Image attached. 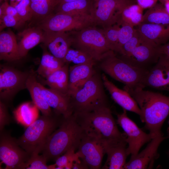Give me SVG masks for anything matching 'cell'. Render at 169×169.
Wrapping results in <instances>:
<instances>
[{
	"label": "cell",
	"mask_w": 169,
	"mask_h": 169,
	"mask_svg": "<svg viewBox=\"0 0 169 169\" xmlns=\"http://www.w3.org/2000/svg\"><path fill=\"white\" fill-rule=\"evenodd\" d=\"M84 134L97 141L106 153L109 147L126 143V135L119 130L109 106L93 111L73 114Z\"/></svg>",
	"instance_id": "obj_1"
},
{
	"label": "cell",
	"mask_w": 169,
	"mask_h": 169,
	"mask_svg": "<svg viewBox=\"0 0 169 169\" xmlns=\"http://www.w3.org/2000/svg\"><path fill=\"white\" fill-rule=\"evenodd\" d=\"M124 90L139 106L141 113L140 119L145 123V128L152 135L163 136L161 128L169 115V96L141 87L132 89L125 86Z\"/></svg>",
	"instance_id": "obj_2"
},
{
	"label": "cell",
	"mask_w": 169,
	"mask_h": 169,
	"mask_svg": "<svg viewBox=\"0 0 169 169\" xmlns=\"http://www.w3.org/2000/svg\"><path fill=\"white\" fill-rule=\"evenodd\" d=\"M85 134L73 114L48 137L41 152L47 161H55L68 150L78 149Z\"/></svg>",
	"instance_id": "obj_3"
},
{
	"label": "cell",
	"mask_w": 169,
	"mask_h": 169,
	"mask_svg": "<svg viewBox=\"0 0 169 169\" xmlns=\"http://www.w3.org/2000/svg\"><path fill=\"white\" fill-rule=\"evenodd\" d=\"M104 88L101 74L96 71L82 86L70 95L73 114L109 106Z\"/></svg>",
	"instance_id": "obj_4"
},
{
	"label": "cell",
	"mask_w": 169,
	"mask_h": 169,
	"mask_svg": "<svg viewBox=\"0 0 169 169\" xmlns=\"http://www.w3.org/2000/svg\"><path fill=\"white\" fill-rule=\"evenodd\" d=\"M64 117L55 113L43 115L27 127L17 139L18 145L30 155L39 154L49 136L60 125Z\"/></svg>",
	"instance_id": "obj_5"
},
{
	"label": "cell",
	"mask_w": 169,
	"mask_h": 169,
	"mask_svg": "<svg viewBox=\"0 0 169 169\" xmlns=\"http://www.w3.org/2000/svg\"><path fill=\"white\" fill-rule=\"evenodd\" d=\"M98 62L101 70L125 86L132 89L144 88L143 83L148 70L132 65L112 51Z\"/></svg>",
	"instance_id": "obj_6"
},
{
	"label": "cell",
	"mask_w": 169,
	"mask_h": 169,
	"mask_svg": "<svg viewBox=\"0 0 169 169\" xmlns=\"http://www.w3.org/2000/svg\"><path fill=\"white\" fill-rule=\"evenodd\" d=\"M74 31L71 33L72 46L89 54L95 62L100 61L112 51L102 29L91 26Z\"/></svg>",
	"instance_id": "obj_7"
},
{
	"label": "cell",
	"mask_w": 169,
	"mask_h": 169,
	"mask_svg": "<svg viewBox=\"0 0 169 169\" xmlns=\"http://www.w3.org/2000/svg\"><path fill=\"white\" fill-rule=\"evenodd\" d=\"M133 3L131 0H93L90 15L94 26L103 28L117 24L123 10Z\"/></svg>",
	"instance_id": "obj_8"
},
{
	"label": "cell",
	"mask_w": 169,
	"mask_h": 169,
	"mask_svg": "<svg viewBox=\"0 0 169 169\" xmlns=\"http://www.w3.org/2000/svg\"><path fill=\"white\" fill-rule=\"evenodd\" d=\"M94 26L90 15H72L56 12L44 18L38 27L44 31H78Z\"/></svg>",
	"instance_id": "obj_9"
},
{
	"label": "cell",
	"mask_w": 169,
	"mask_h": 169,
	"mask_svg": "<svg viewBox=\"0 0 169 169\" xmlns=\"http://www.w3.org/2000/svg\"><path fill=\"white\" fill-rule=\"evenodd\" d=\"M30 155L18 144L9 133L0 132V159L6 169H25Z\"/></svg>",
	"instance_id": "obj_10"
},
{
	"label": "cell",
	"mask_w": 169,
	"mask_h": 169,
	"mask_svg": "<svg viewBox=\"0 0 169 169\" xmlns=\"http://www.w3.org/2000/svg\"><path fill=\"white\" fill-rule=\"evenodd\" d=\"M123 109L122 113L117 115V123L126 135V141L128 144L127 148V155L131 154L132 157L139 153V151L145 144L156 136L144 132L129 118L126 110Z\"/></svg>",
	"instance_id": "obj_11"
},
{
	"label": "cell",
	"mask_w": 169,
	"mask_h": 169,
	"mask_svg": "<svg viewBox=\"0 0 169 169\" xmlns=\"http://www.w3.org/2000/svg\"><path fill=\"white\" fill-rule=\"evenodd\" d=\"M29 73L22 72L11 67L1 65V100H10L17 92L26 88V83Z\"/></svg>",
	"instance_id": "obj_12"
},
{
	"label": "cell",
	"mask_w": 169,
	"mask_h": 169,
	"mask_svg": "<svg viewBox=\"0 0 169 169\" xmlns=\"http://www.w3.org/2000/svg\"><path fill=\"white\" fill-rule=\"evenodd\" d=\"M78 149L77 154L89 168H100L106 153L103 147L97 141L85 134Z\"/></svg>",
	"instance_id": "obj_13"
},
{
	"label": "cell",
	"mask_w": 169,
	"mask_h": 169,
	"mask_svg": "<svg viewBox=\"0 0 169 169\" xmlns=\"http://www.w3.org/2000/svg\"><path fill=\"white\" fill-rule=\"evenodd\" d=\"M141 40L130 54L123 57H119L134 66L149 70L158 59L159 47Z\"/></svg>",
	"instance_id": "obj_14"
},
{
	"label": "cell",
	"mask_w": 169,
	"mask_h": 169,
	"mask_svg": "<svg viewBox=\"0 0 169 169\" xmlns=\"http://www.w3.org/2000/svg\"><path fill=\"white\" fill-rule=\"evenodd\" d=\"M167 137L157 136L153 138L145 149L136 156L131 157L126 162L125 169L151 168L156 160L159 157L158 149L161 142Z\"/></svg>",
	"instance_id": "obj_15"
},
{
	"label": "cell",
	"mask_w": 169,
	"mask_h": 169,
	"mask_svg": "<svg viewBox=\"0 0 169 169\" xmlns=\"http://www.w3.org/2000/svg\"><path fill=\"white\" fill-rule=\"evenodd\" d=\"M149 87L169 92V60L159 56L156 63L148 71L143 83Z\"/></svg>",
	"instance_id": "obj_16"
},
{
	"label": "cell",
	"mask_w": 169,
	"mask_h": 169,
	"mask_svg": "<svg viewBox=\"0 0 169 169\" xmlns=\"http://www.w3.org/2000/svg\"><path fill=\"white\" fill-rule=\"evenodd\" d=\"M42 43L51 54L63 60L72 46L73 38L71 34L66 32L44 31Z\"/></svg>",
	"instance_id": "obj_17"
},
{
	"label": "cell",
	"mask_w": 169,
	"mask_h": 169,
	"mask_svg": "<svg viewBox=\"0 0 169 169\" xmlns=\"http://www.w3.org/2000/svg\"><path fill=\"white\" fill-rule=\"evenodd\" d=\"M136 29L141 40L159 47L169 41V25L141 23Z\"/></svg>",
	"instance_id": "obj_18"
},
{
	"label": "cell",
	"mask_w": 169,
	"mask_h": 169,
	"mask_svg": "<svg viewBox=\"0 0 169 169\" xmlns=\"http://www.w3.org/2000/svg\"><path fill=\"white\" fill-rule=\"evenodd\" d=\"M101 76L104 87L113 100L123 109L136 113L140 117L141 115V110L130 94L125 90L118 88L104 73L101 74Z\"/></svg>",
	"instance_id": "obj_19"
},
{
	"label": "cell",
	"mask_w": 169,
	"mask_h": 169,
	"mask_svg": "<svg viewBox=\"0 0 169 169\" xmlns=\"http://www.w3.org/2000/svg\"><path fill=\"white\" fill-rule=\"evenodd\" d=\"M42 92L49 105L56 114L68 117L73 114L70 96L41 84Z\"/></svg>",
	"instance_id": "obj_20"
},
{
	"label": "cell",
	"mask_w": 169,
	"mask_h": 169,
	"mask_svg": "<svg viewBox=\"0 0 169 169\" xmlns=\"http://www.w3.org/2000/svg\"><path fill=\"white\" fill-rule=\"evenodd\" d=\"M95 61L74 65L69 68V95L82 86L94 74Z\"/></svg>",
	"instance_id": "obj_21"
},
{
	"label": "cell",
	"mask_w": 169,
	"mask_h": 169,
	"mask_svg": "<svg viewBox=\"0 0 169 169\" xmlns=\"http://www.w3.org/2000/svg\"><path fill=\"white\" fill-rule=\"evenodd\" d=\"M41 84L38 81L33 72H29L26 83V87L28 90L33 102L43 115H50L54 112L45 99L42 92Z\"/></svg>",
	"instance_id": "obj_22"
},
{
	"label": "cell",
	"mask_w": 169,
	"mask_h": 169,
	"mask_svg": "<svg viewBox=\"0 0 169 169\" xmlns=\"http://www.w3.org/2000/svg\"><path fill=\"white\" fill-rule=\"evenodd\" d=\"M21 59L19 53L16 37L11 31L2 32L0 34V59L13 61Z\"/></svg>",
	"instance_id": "obj_23"
},
{
	"label": "cell",
	"mask_w": 169,
	"mask_h": 169,
	"mask_svg": "<svg viewBox=\"0 0 169 169\" xmlns=\"http://www.w3.org/2000/svg\"><path fill=\"white\" fill-rule=\"evenodd\" d=\"M20 39L18 43L21 58L25 57L28 51L43 41L44 31L38 27L24 30L19 34Z\"/></svg>",
	"instance_id": "obj_24"
},
{
	"label": "cell",
	"mask_w": 169,
	"mask_h": 169,
	"mask_svg": "<svg viewBox=\"0 0 169 169\" xmlns=\"http://www.w3.org/2000/svg\"><path fill=\"white\" fill-rule=\"evenodd\" d=\"M69 64H65L49 75L44 82L50 88L69 95Z\"/></svg>",
	"instance_id": "obj_25"
},
{
	"label": "cell",
	"mask_w": 169,
	"mask_h": 169,
	"mask_svg": "<svg viewBox=\"0 0 169 169\" xmlns=\"http://www.w3.org/2000/svg\"><path fill=\"white\" fill-rule=\"evenodd\" d=\"M127 144L123 143L108 148L106 150L107 159L102 169H124L128 156L126 147Z\"/></svg>",
	"instance_id": "obj_26"
},
{
	"label": "cell",
	"mask_w": 169,
	"mask_h": 169,
	"mask_svg": "<svg viewBox=\"0 0 169 169\" xmlns=\"http://www.w3.org/2000/svg\"><path fill=\"white\" fill-rule=\"evenodd\" d=\"M38 110L33 102H25L14 110L13 115L18 123L27 127L38 118Z\"/></svg>",
	"instance_id": "obj_27"
},
{
	"label": "cell",
	"mask_w": 169,
	"mask_h": 169,
	"mask_svg": "<svg viewBox=\"0 0 169 169\" xmlns=\"http://www.w3.org/2000/svg\"><path fill=\"white\" fill-rule=\"evenodd\" d=\"M93 0H79L57 5V12L72 15H90Z\"/></svg>",
	"instance_id": "obj_28"
},
{
	"label": "cell",
	"mask_w": 169,
	"mask_h": 169,
	"mask_svg": "<svg viewBox=\"0 0 169 169\" xmlns=\"http://www.w3.org/2000/svg\"><path fill=\"white\" fill-rule=\"evenodd\" d=\"M44 47L43 52L40 64L37 72L41 76L45 78L54 71L60 68L65 64L49 52Z\"/></svg>",
	"instance_id": "obj_29"
},
{
	"label": "cell",
	"mask_w": 169,
	"mask_h": 169,
	"mask_svg": "<svg viewBox=\"0 0 169 169\" xmlns=\"http://www.w3.org/2000/svg\"><path fill=\"white\" fill-rule=\"evenodd\" d=\"M141 23L169 25V14L163 4L156 3L143 14Z\"/></svg>",
	"instance_id": "obj_30"
},
{
	"label": "cell",
	"mask_w": 169,
	"mask_h": 169,
	"mask_svg": "<svg viewBox=\"0 0 169 169\" xmlns=\"http://www.w3.org/2000/svg\"><path fill=\"white\" fill-rule=\"evenodd\" d=\"M143 9L138 4H131L123 11L117 24L121 26L129 25L137 26L142 21Z\"/></svg>",
	"instance_id": "obj_31"
},
{
	"label": "cell",
	"mask_w": 169,
	"mask_h": 169,
	"mask_svg": "<svg viewBox=\"0 0 169 169\" xmlns=\"http://www.w3.org/2000/svg\"><path fill=\"white\" fill-rule=\"evenodd\" d=\"M55 6V0H30V7L33 15L45 18Z\"/></svg>",
	"instance_id": "obj_32"
},
{
	"label": "cell",
	"mask_w": 169,
	"mask_h": 169,
	"mask_svg": "<svg viewBox=\"0 0 169 169\" xmlns=\"http://www.w3.org/2000/svg\"><path fill=\"white\" fill-rule=\"evenodd\" d=\"M63 60L65 64H69L72 63L74 65L95 61L90 55L85 52L79 49L71 48L68 49Z\"/></svg>",
	"instance_id": "obj_33"
},
{
	"label": "cell",
	"mask_w": 169,
	"mask_h": 169,
	"mask_svg": "<svg viewBox=\"0 0 169 169\" xmlns=\"http://www.w3.org/2000/svg\"><path fill=\"white\" fill-rule=\"evenodd\" d=\"M120 26L116 24L102 29L110 50L115 53L117 51L119 31Z\"/></svg>",
	"instance_id": "obj_34"
},
{
	"label": "cell",
	"mask_w": 169,
	"mask_h": 169,
	"mask_svg": "<svg viewBox=\"0 0 169 169\" xmlns=\"http://www.w3.org/2000/svg\"><path fill=\"white\" fill-rule=\"evenodd\" d=\"M75 150L73 149H70L58 157L54 164L55 169H71L73 162L79 157L76 153H75Z\"/></svg>",
	"instance_id": "obj_35"
},
{
	"label": "cell",
	"mask_w": 169,
	"mask_h": 169,
	"mask_svg": "<svg viewBox=\"0 0 169 169\" xmlns=\"http://www.w3.org/2000/svg\"><path fill=\"white\" fill-rule=\"evenodd\" d=\"M47 160L42 154L33 153L26 163L25 169H50V165L47 164Z\"/></svg>",
	"instance_id": "obj_36"
},
{
	"label": "cell",
	"mask_w": 169,
	"mask_h": 169,
	"mask_svg": "<svg viewBox=\"0 0 169 169\" xmlns=\"http://www.w3.org/2000/svg\"><path fill=\"white\" fill-rule=\"evenodd\" d=\"M136 29L132 26L125 25L120 26L118 33V41L117 49L118 53L122 47L135 34Z\"/></svg>",
	"instance_id": "obj_37"
},
{
	"label": "cell",
	"mask_w": 169,
	"mask_h": 169,
	"mask_svg": "<svg viewBox=\"0 0 169 169\" xmlns=\"http://www.w3.org/2000/svg\"><path fill=\"white\" fill-rule=\"evenodd\" d=\"M141 39L136 30L133 37L127 41L121 48L116 55L120 58L123 57L130 54L140 44Z\"/></svg>",
	"instance_id": "obj_38"
},
{
	"label": "cell",
	"mask_w": 169,
	"mask_h": 169,
	"mask_svg": "<svg viewBox=\"0 0 169 169\" xmlns=\"http://www.w3.org/2000/svg\"><path fill=\"white\" fill-rule=\"evenodd\" d=\"M15 7L25 22L30 20L33 16L30 7V0H22Z\"/></svg>",
	"instance_id": "obj_39"
},
{
	"label": "cell",
	"mask_w": 169,
	"mask_h": 169,
	"mask_svg": "<svg viewBox=\"0 0 169 169\" xmlns=\"http://www.w3.org/2000/svg\"><path fill=\"white\" fill-rule=\"evenodd\" d=\"M24 23L13 16L4 15L0 18V31L4 28L7 27L18 28L21 27Z\"/></svg>",
	"instance_id": "obj_40"
},
{
	"label": "cell",
	"mask_w": 169,
	"mask_h": 169,
	"mask_svg": "<svg viewBox=\"0 0 169 169\" xmlns=\"http://www.w3.org/2000/svg\"><path fill=\"white\" fill-rule=\"evenodd\" d=\"M4 15H8L17 18L25 23L21 18L15 8L8 4L5 1L0 7V18Z\"/></svg>",
	"instance_id": "obj_41"
},
{
	"label": "cell",
	"mask_w": 169,
	"mask_h": 169,
	"mask_svg": "<svg viewBox=\"0 0 169 169\" xmlns=\"http://www.w3.org/2000/svg\"><path fill=\"white\" fill-rule=\"evenodd\" d=\"M10 120L5 104L1 100L0 101V131L4 130L5 126L8 125Z\"/></svg>",
	"instance_id": "obj_42"
},
{
	"label": "cell",
	"mask_w": 169,
	"mask_h": 169,
	"mask_svg": "<svg viewBox=\"0 0 169 169\" xmlns=\"http://www.w3.org/2000/svg\"><path fill=\"white\" fill-rule=\"evenodd\" d=\"M159 57L162 56L169 60V41L159 46Z\"/></svg>",
	"instance_id": "obj_43"
},
{
	"label": "cell",
	"mask_w": 169,
	"mask_h": 169,
	"mask_svg": "<svg viewBox=\"0 0 169 169\" xmlns=\"http://www.w3.org/2000/svg\"><path fill=\"white\" fill-rule=\"evenodd\" d=\"M159 0H137V4L143 9L150 8L157 3Z\"/></svg>",
	"instance_id": "obj_44"
},
{
	"label": "cell",
	"mask_w": 169,
	"mask_h": 169,
	"mask_svg": "<svg viewBox=\"0 0 169 169\" xmlns=\"http://www.w3.org/2000/svg\"><path fill=\"white\" fill-rule=\"evenodd\" d=\"M79 0H56L55 6L61 3L71 2Z\"/></svg>",
	"instance_id": "obj_45"
},
{
	"label": "cell",
	"mask_w": 169,
	"mask_h": 169,
	"mask_svg": "<svg viewBox=\"0 0 169 169\" xmlns=\"http://www.w3.org/2000/svg\"><path fill=\"white\" fill-rule=\"evenodd\" d=\"M10 4L15 7L22 0H9Z\"/></svg>",
	"instance_id": "obj_46"
},
{
	"label": "cell",
	"mask_w": 169,
	"mask_h": 169,
	"mask_svg": "<svg viewBox=\"0 0 169 169\" xmlns=\"http://www.w3.org/2000/svg\"><path fill=\"white\" fill-rule=\"evenodd\" d=\"M163 5H164L166 10L169 14V0L165 2Z\"/></svg>",
	"instance_id": "obj_47"
},
{
	"label": "cell",
	"mask_w": 169,
	"mask_h": 169,
	"mask_svg": "<svg viewBox=\"0 0 169 169\" xmlns=\"http://www.w3.org/2000/svg\"><path fill=\"white\" fill-rule=\"evenodd\" d=\"M168 0H159V1L161 2V3L163 4L164 3L166 2V1Z\"/></svg>",
	"instance_id": "obj_48"
},
{
	"label": "cell",
	"mask_w": 169,
	"mask_h": 169,
	"mask_svg": "<svg viewBox=\"0 0 169 169\" xmlns=\"http://www.w3.org/2000/svg\"><path fill=\"white\" fill-rule=\"evenodd\" d=\"M167 138H169V127L167 129Z\"/></svg>",
	"instance_id": "obj_49"
},
{
	"label": "cell",
	"mask_w": 169,
	"mask_h": 169,
	"mask_svg": "<svg viewBox=\"0 0 169 169\" xmlns=\"http://www.w3.org/2000/svg\"><path fill=\"white\" fill-rule=\"evenodd\" d=\"M2 0H0V1H1Z\"/></svg>",
	"instance_id": "obj_50"
},
{
	"label": "cell",
	"mask_w": 169,
	"mask_h": 169,
	"mask_svg": "<svg viewBox=\"0 0 169 169\" xmlns=\"http://www.w3.org/2000/svg\"></svg>",
	"instance_id": "obj_51"
}]
</instances>
